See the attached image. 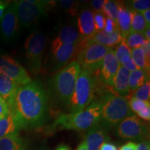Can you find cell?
Segmentation results:
<instances>
[{
	"mask_svg": "<svg viewBox=\"0 0 150 150\" xmlns=\"http://www.w3.org/2000/svg\"><path fill=\"white\" fill-rule=\"evenodd\" d=\"M84 39L74 25H65L61 28L54 40L62 44H72L81 42Z\"/></svg>",
	"mask_w": 150,
	"mask_h": 150,
	"instance_id": "cell-19",
	"label": "cell"
},
{
	"mask_svg": "<svg viewBox=\"0 0 150 150\" xmlns=\"http://www.w3.org/2000/svg\"><path fill=\"white\" fill-rule=\"evenodd\" d=\"M105 127L100 124L92 127L86 134L85 141L88 150H99L101 145L105 142H108L109 136Z\"/></svg>",
	"mask_w": 150,
	"mask_h": 150,
	"instance_id": "cell-14",
	"label": "cell"
},
{
	"mask_svg": "<svg viewBox=\"0 0 150 150\" xmlns=\"http://www.w3.org/2000/svg\"><path fill=\"white\" fill-rule=\"evenodd\" d=\"M20 29V22L18 16L16 1L9 4L1 23V35L6 42L13 40Z\"/></svg>",
	"mask_w": 150,
	"mask_h": 150,
	"instance_id": "cell-12",
	"label": "cell"
},
{
	"mask_svg": "<svg viewBox=\"0 0 150 150\" xmlns=\"http://www.w3.org/2000/svg\"><path fill=\"white\" fill-rule=\"evenodd\" d=\"M150 30L149 29H146V31L144 32V36H145V38L146 39V40H149L150 39Z\"/></svg>",
	"mask_w": 150,
	"mask_h": 150,
	"instance_id": "cell-47",
	"label": "cell"
},
{
	"mask_svg": "<svg viewBox=\"0 0 150 150\" xmlns=\"http://www.w3.org/2000/svg\"><path fill=\"white\" fill-rule=\"evenodd\" d=\"M99 150H118L115 145L109 142H105L101 145Z\"/></svg>",
	"mask_w": 150,
	"mask_h": 150,
	"instance_id": "cell-41",
	"label": "cell"
},
{
	"mask_svg": "<svg viewBox=\"0 0 150 150\" xmlns=\"http://www.w3.org/2000/svg\"><path fill=\"white\" fill-rule=\"evenodd\" d=\"M141 49L143 52L145 56L147 61H150V41L146 40L143 45L141 47Z\"/></svg>",
	"mask_w": 150,
	"mask_h": 150,
	"instance_id": "cell-39",
	"label": "cell"
},
{
	"mask_svg": "<svg viewBox=\"0 0 150 150\" xmlns=\"http://www.w3.org/2000/svg\"><path fill=\"white\" fill-rule=\"evenodd\" d=\"M131 55L132 56L131 59L134 61L138 69H142L149 72V62L146 59L141 47L131 50Z\"/></svg>",
	"mask_w": 150,
	"mask_h": 150,
	"instance_id": "cell-26",
	"label": "cell"
},
{
	"mask_svg": "<svg viewBox=\"0 0 150 150\" xmlns=\"http://www.w3.org/2000/svg\"><path fill=\"white\" fill-rule=\"evenodd\" d=\"M129 104L130 109L132 111L138 113L142 108H145L147 105H149V102H142V101L134 98V97H131L129 100Z\"/></svg>",
	"mask_w": 150,
	"mask_h": 150,
	"instance_id": "cell-33",
	"label": "cell"
},
{
	"mask_svg": "<svg viewBox=\"0 0 150 150\" xmlns=\"http://www.w3.org/2000/svg\"><path fill=\"white\" fill-rule=\"evenodd\" d=\"M149 72L142 69H137L129 73V92L134 93L136 90L149 81Z\"/></svg>",
	"mask_w": 150,
	"mask_h": 150,
	"instance_id": "cell-21",
	"label": "cell"
},
{
	"mask_svg": "<svg viewBox=\"0 0 150 150\" xmlns=\"http://www.w3.org/2000/svg\"><path fill=\"white\" fill-rule=\"evenodd\" d=\"M88 45V39L72 44H62L54 40L52 44L53 60L52 70L55 71L74 61L83 48Z\"/></svg>",
	"mask_w": 150,
	"mask_h": 150,
	"instance_id": "cell-9",
	"label": "cell"
},
{
	"mask_svg": "<svg viewBox=\"0 0 150 150\" xmlns=\"http://www.w3.org/2000/svg\"><path fill=\"white\" fill-rule=\"evenodd\" d=\"M40 150H46V149H40Z\"/></svg>",
	"mask_w": 150,
	"mask_h": 150,
	"instance_id": "cell-48",
	"label": "cell"
},
{
	"mask_svg": "<svg viewBox=\"0 0 150 150\" xmlns=\"http://www.w3.org/2000/svg\"><path fill=\"white\" fill-rule=\"evenodd\" d=\"M150 94V83L149 81L142 85L141 87L136 90L134 93V98L141 100L145 102H149Z\"/></svg>",
	"mask_w": 150,
	"mask_h": 150,
	"instance_id": "cell-29",
	"label": "cell"
},
{
	"mask_svg": "<svg viewBox=\"0 0 150 150\" xmlns=\"http://www.w3.org/2000/svg\"><path fill=\"white\" fill-rule=\"evenodd\" d=\"M0 74L11 79L18 86L26 85L31 81L27 71L8 55L0 56Z\"/></svg>",
	"mask_w": 150,
	"mask_h": 150,
	"instance_id": "cell-11",
	"label": "cell"
},
{
	"mask_svg": "<svg viewBox=\"0 0 150 150\" xmlns=\"http://www.w3.org/2000/svg\"><path fill=\"white\" fill-rule=\"evenodd\" d=\"M24 141L18 133L0 138V150H24Z\"/></svg>",
	"mask_w": 150,
	"mask_h": 150,
	"instance_id": "cell-22",
	"label": "cell"
},
{
	"mask_svg": "<svg viewBox=\"0 0 150 150\" xmlns=\"http://www.w3.org/2000/svg\"><path fill=\"white\" fill-rule=\"evenodd\" d=\"M78 29L81 35L85 39H90L97 32L91 10L85 8L81 11L78 18Z\"/></svg>",
	"mask_w": 150,
	"mask_h": 150,
	"instance_id": "cell-15",
	"label": "cell"
},
{
	"mask_svg": "<svg viewBox=\"0 0 150 150\" xmlns=\"http://www.w3.org/2000/svg\"><path fill=\"white\" fill-rule=\"evenodd\" d=\"M123 41L129 49L133 50V49L141 47L146 41V39L143 33L130 31V33L126 37L124 38Z\"/></svg>",
	"mask_w": 150,
	"mask_h": 150,
	"instance_id": "cell-25",
	"label": "cell"
},
{
	"mask_svg": "<svg viewBox=\"0 0 150 150\" xmlns=\"http://www.w3.org/2000/svg\"><path fill=\"white\" fill-rule=\"evenodd\" d=\"M55 2L52 1L32 0L16 1L20 24L25 28L31 27L40 18L45 16L47 8L53 6Z\"/></svg>",
	"mask_w": 150,
	"mask_h": 150,
	"instance_id": "cell-7",
	"label": "cell"
},
{
	"mask_svg": "<svg viewBox=\"0 0 150 150\" xmlns=\"http://www.w3.org/2000/svg\"><path fill=\"white\" fill-rule=\"evenodd\" d=\"M104 3V0H93L91 5L94 12H102Z\"/></svg>",
	"mask_w": 150,
	"mask_h": 150,
	"instance_id": "cell-37",
	"label": "cell"
},
{
	"mask_svg": "<svg viewBox=\"0 0 150 150\" xmlns=\"http://www.w3.org/2000/svg\"><path fill=\"white\" fill-rule=\"evenodd\" d=\"M80 71L77 62L72 61L58 71L50 81L56 98L64 105H70Z\"/></svg>",
	"mask_w": 150,
	"mask_h": 150,
	"instance_id": "cell-4",
	"label": "cell"
},
{
	"mask_svg": "<svg viewBox=\"0 0 150 150\" xmlns=\"http://www.w3.org/2000/svg\"><path fill=\"white\" fill-rule=\"evenodd\" d=\"M138 115L139 116L140 118L143 119L144 120L149 121L150 119V104L147 105L145 108H142L141 110H140L138 112Z\"/></svg>",
	"mask_w": 150,
	"mask_h": 150,
	"instance_id": "cell-38",
	"label": "cell"
},
{
	"mask_svg": "<svg viewBox=\"0 0 150 150\" xmlns=\"http://www.w3.org/2000/svg\"><path fill=\"white\" fill-rule=\"evenodd\" d=\"M131 31L140 33H144L146 29H149V26L146 23L145 19L140 13L131 9Z\"/></svg>",
	"mask_w": 150,
	"mask_h": 150,
	"instance_id": "cell-24",
	"label": "cell"
},
{
	"mask_svg": "<svg viewBox=\"0 0 150 150\" xmlns=\"http://www.w3.org/2000/svg\"><path fill=\"white\" fill-rule=\"evenodd\" d=\"M101 110V102H93L81 111L63 114L59 116L52 127L55 129H66L76 131H88L99 123Z\"/></svg>",
	"mask_w": 150,
	"mask_h": 150,
	"instance_id": "cell-2",
	"label": "cell"
},
{
	"mask_svg": "<svg viewBox=\"0 0 150 150\" xmlns=\"http://www.w3.org/2000/svg\"><path fill=\"white\" fill-rule=\"evenodd\" d=\"M116 29H118L116 22L106 17V19H105V26L104 29V32L110 33H112V31H114Z\"/></svg>",
	"mask_w": 150,
	"mask_h": 150,
	"instance_id": "cell-35",
	"label": "cell"
},
{
	"mask_svg": "<svg viewBox=\"0 0 150 150\" xmlns=\"http://www.w3.org/2000/svg\"><path fill=\"white\" fill-rule=\"evenodd\" d=\"M93 16L96 31H104L106 17L103 12H93Z\"/></svg>",
	"mask_w": 150,
	"mask_h": 150,
	"instance_id": "cell-32",
	"label": "cell"
},
{
	"mask_svg": "<svg viewBox=\"0 0 150 150\" xmlns=\"http://www.w3.org/2000/svg\"><path fill=\"white\" fill-rule=\"evenodd\" d=\"M10 113L8 105L0 97V120L4 119Z\"/></svg>",
	"mask_w": 150,
	"mask_h": 150,
	"instance_id": "cell-36",
	"label": "cell"
},
{
	"mask_svg": "<svg viewBox=\"0 0 150 150\" xmlns=\"http://www.w3.org/2000/svg\"><path fill=\"white\" fill-rule=\"evenodd\" d=\"M8 106L20 130L40 127L47 117V97L38 82L19 86Z\"/></svg>",
	"mask_w": 150,
	"mask_h": 150,
	"instance_id": "cell-1",
	"label": "cell"
},
{
	"mask_svg": "<svg viewBox=\"0 0 150 150\" xmlns=\"http://www.w3.org/2000/svg\"><path fill=\"white\" fill-rule=\"evenodd\" d=\"M9 6V1H1L0 0V22L2 20L4 15L5 13L6 9L8 8Z\"/></svg>",
	"mask_w": 150,
	"mask_h": 150,
	"instance_id": "cell-40",
	"label": "cell"
},
{
	"mask_svg": "<svg viewBox=\"0 0 150 150\" xmlns=\"http://www.w3.org/2000/svg\"><path fill=\"white\" fill-rule=\"evenodd\" d=\"M103 13L111 20L116 22L117 13V1H105L103 7Z\"/></svg>",
	"mask_w": 150,
	"mask_h": 150,
	"instance_id": "cell-28",
	"label": "cell"
},
{
	"mask_svg": "<svg viewBox=\"0 0 150 150\" xmlns=\"http://www.w3.org/2000/svg\"><path fill=\"white\" fill-rule=\"evenodd\" d=\"M19 86L13 81L4 75L0 74V97L9 105Z\"/></svg>",
	"mask_w": 150,
	"mask_h": 150,
	"instance_id": "cell-20",
	"label": "cell"
},
{
	"mask_svg": "<svg viewBox=\"0 0 150 150\" xmlns=\"http://www.w3.org/2000/svg\"><path fill=\"white\" fill-rule=\"evenodd\" d=\"M119 65L114 49L111 48L104 56L99 72H97L99 81L102 85L109 88H111L112 80L117 72Z\"/></svg>",
	"mask_w": 150,
	"mask_h": 150,
	"instance_id": "cell-13",
	"label": "cell"
},
{
	"mask_svg": "<svg viewBox=\"0 0 150 150\" xmlns=\"http://www.w3.org/2000/svg\"><path fill=\"white\" fill-rule=\"evenodd\" d=\"M19 130L20 129L11 113L4 119L0 120V138L8 135L18 133Z\"/></svg>",
	"mask_w": 150,
	"mask_h": 150,
	"instance_id": "cell-23",
	"label": "cell"
},
{
	"mask_svg": "<svg viewBox=\"0 0 150 150\" xmlns=\"http://www.w3.org/2000/svg\"><path fill=\"white\" fill-rule=\"evenodd\" d=\"M132 10H134L138 12H142V11L148 10L149 9L150 1L149 0H134V1H129Z\"/></svg>",
	"mask_w": 150,
	"mask_h": 150,
	"instance_id": "cell-30",
	"label": "cell"
},
{
	"mask_svg": "<svg viewBox=\"0 0 150 150\" xmlns=\"http://www.w3.org/2000/svg\"><path fill=\"white\" fill-rule=\"evenodd\" d=\"M99 81L96 74L81 70L69 105L71 112L81 111L89 106L97 91Z\"/></svg>",
	"mask_w": 150,
	"mask_h": 150,
	"instance_id": "cell-5",
	"label": "cell"
},
{
	"mask_svg": "<svg viewBox=\"0 0 150 150\" xmlns=\"http://www.w3.org/2000/svg\"><path fill=\"white\" fill-rule=\"evenodd\" d=\"M140 14L142 15V17H143L144 19H145L146 23H147V25L149 26L150 24V10L149 9L142 11V12H140Z\"/></svg>",
	"mask_w": 150,
	"mask_h": 150,
	"instance_id": "cell-44",
	"label": "cell"
},
{
	"mask_svg": "<svg viewBox=\"0 0 150 150\" xmlns=\"http://www.w3.org/2000/svg\"><path fill=\"white\" fill-rule=\"evenodd\" d=\"M131 8L126 6L123 1H117V13L116 18L118 29L124 38L131 31Z\"/></svg>",
	"mask_w": 150,
	"mask_h": 150,
	"instance_id": "cell-17",
	"label": "cell"
},
{
	"mask_svg": "<svg viewBox=\"0 0 150 150\" xmlns=\"http://www.w3.org/2000/svg\"><path fill=\"white\" fill-rule=\"evenodd\" d=\"M120 65H122L123 67H125L127 70H128L129 72H132L138 69V67H136V65H135L134 61L131 59V55H127L125 56L122 58L120 61Z\"/></svg>",
	"mask_w": 150,
	"mask_h": 150,
	"instance_id": "cell-34",
	"label": "cell"
},
{
	"mask_svg": "<svg viewBox=\"0 0 150 150\" xmlns=\"http://www.w3.org/2000/svg\"><path fill=\"white\" fill-rule=\"evenodd\" d=\"M114 52H115L116 59H117L119 64L120 61L123 56L131 55V50L126 45V44L123 40L120 44L117 45L115 47V50H114Z\"/></svg>",
	"mask_w": 150,
	"mask_h": 150,
	"instance_id": "cell-31",
	"label": "cell"
},
{
	"mask_svg": "<svg viewBox=\"0 0 150 150\" xmlns=\"http://www.w3.org/2000/svg\"><path fill=\"white\" fill-rule=\"evenodd\" d=\"M47 38L40 31H35L24 42L25 57L30 72L37 75L42 70V56L45 50Z\"/></svg>",
	"mask_w": 150,
	"mask_h": 150,
	"instance_id": "cell-6",
	"label": "cell"
},
{
	"mask_svg": "<svg viewBox=\"0 0 150 150\" xmlns=\"http://www.w3.org/2000/svg\"><path fill=\"white\" fill-rule=\"evenodd\" d=\"M111 48L97 44L88 43L77 56L76 62L81 70L87 71L92 74L99 72L104 56Z\"/></svg>",
	"mask_w": 150,
	"mask_h": 150,
	"instance_id": "cell-8",
	"label": "cell"
},
{
	"mask_svg": "<svg viewBox=\"0 0 150 150\" xmlns=\"http://www.w3.org/2000/svg\"><path fill=\"white\" fill-rule=\"evenodd\" d=\"M100 122L107 130L116 127L124 119L132 115L130 109L129 99L109 91L103 95L102 100Z\"/></svg>",
	"mask_w": 150,
	"mask_h": 150,
	"instance_id": "cell-3",
	"label": "cell"
},
{
	"mask_svg": "<svg viewBox=\"0 0 150 150\" xmlns=\"http://www.w3.org/2000/svg\"><path fill=\"white\" fill-rule=\"evenodd\" d=\"M76 150H88L87 147H86V144L84 140L79 145L77 148H76Z\"/></svg>",
	"mask_w": 150,
	"mask_h": 150,
	"instance_id": "cell-46",
	"label": "cell"
},
{
	"mask_svg": "<svg viewBox=\"0 0 150 150\" xmlns=\"http://www.w3.org/2000/svg\"><path fill=\"white\" fill-rule=\"evenodd\" d=\"M56 150H71V149L68 145H65V144H61V145L58 146Z\"/></svg>",
	"mask_w": 150,
	"mask_h": 150,
	"instance_id": "cell-45",
	"label": "cell"
},
{
	"mask_svg": "<svg viewBox=\"0 0 150 150\" xmlns=\"http://www.w3.org/2000/svg\"><path fill=\"white\" fill-rule=\"evenodd\" d=\"M116 127V134L123 139L142 141L147 140L149 133L147 124L134 114L124 119Z\"/></svg>",
	"mask_w": 150,
	"mask_h": 150,
	"instance_id": "cell-10",
	"label": "cell"
},
{
	"mask_svg": "<svg viewBox=\"0 0 150 150\" xmlns=\"http://www.w3.org/2000/svg\"><path fill=\"white\" fill-rule=\"evenodd\" d=\"M136 150H149V142L147 140H144L140 141L138 144H137Z\"/></svg>",
	"mask_w": 150,
	"mask_h": 150,
	"instance_id": "cell-43",
	"label": "cell"
},
{
	"mask_svg": "<svg viewBox=\"0 0 150 150\" xmlns=\"http://www.w3.org/2000/svg\"><path fill=\"white\" fill-rule=\"evenodd\" d=\"M59 4L61 8L70 16H75L78 13L79 7L80 3L76 1H69V0H62L59 1Z\"/></svg>",
	"mask_w": 150,
	"mask_h": 150,
	"instance_id": "cell-27",
	"label": "cell"
},
{
	"mask_svg": "<svg viewBox=\"0 0 150 150\" xmlns=\"http://www.w3.org/2000/svg\"><path fill=\"white\" fill-rule=\"evenodd\" d=\"M137 144L134 142H128L120 147L118 150H136Z\"/></svg>",
	"mask_w": 150,
	"mask_h": 150,
	"instance_id": "cell-42",
	"label": "cell"
},
{
	"mask_svg": "<svg viewBox=\"0 0 150 150\" xmlns=\"http://www.w3.org/2000/svg\"><path fill=\"white\" fill-rule=\"evenodd\" d=\"M123 40L119 29H116L112 33H106L104 31H97L93 36L88 39V43H97L102 45L112 48L117 45Z\"/></svg>",
	"mask_w": 150,
	"mask_h": 150,
	"instance_id": "cell-18",
	"label": "cell"
},
{
	"mask_svg": "<svg viewBox=\"0 0 150 150\" xmlns=\"http://www.w3.org/2000/svg\"><path fill=\"white\" fill-rule=\"evenodd\" d=\"M130 72L122 65H120L117 72L112 80L110 90L112 93L122 97H126L130 94L129 88V76Z\"/></svg>",
	"mask_w": 150,
	"mask_h": 150,
	"instance_id": "cell-16",
	"label": "cell"
}]
</instances>
